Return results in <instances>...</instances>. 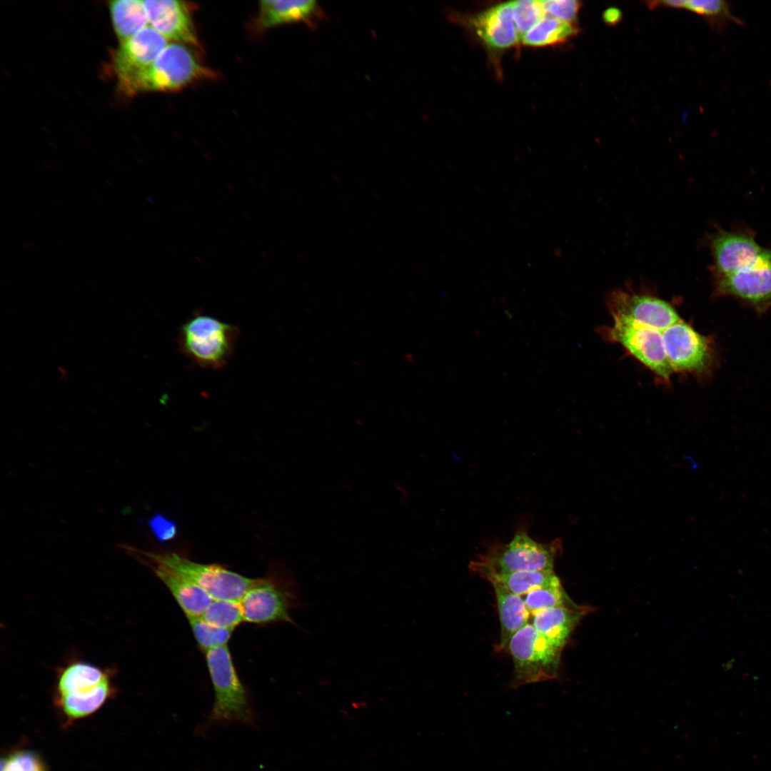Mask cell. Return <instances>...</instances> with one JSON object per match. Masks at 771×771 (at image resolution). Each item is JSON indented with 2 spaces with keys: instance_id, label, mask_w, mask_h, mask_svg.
<instances>
[{
  "instance_id": "15",
  "label": "cell",
  "mask_w": 771,
  "mask_h": 771,
  "mask_svg": "<svg viewBox=\"0 0 771 771\" xmlns=\"http://www.w3.org/2000/svg\"><path fill=\"white\" fill-rule=\"evenodd\" d=\"M469 24L492 51H502L519 40L513 18V1L490 7L469 19Z\"/></svg>"
},
{
  "instance_id": "7",
  "label": "cell",
  "mask_w": 771,
  "mask_h": 771,
  "mask_svg": "<svg viewBox=\"0 0 771 771\" xmlns=\"http://www.w3.org/2000/svg\"><path fill=\"white\" fill-rule=\"evenodd\" d=\"M210 74L211 71L197 61L188 48L173 43L167 45L156 60L136 77L126 94L174 91Z\"/></svg>"
},
{
  "instance_id": "29",
  "label": "cell",
  "mask_w": 771,
  "mask_h": 771,
  "mask_svg": "<svg viewBox=\"0 0 771 771\" xmlns=\"http://www.w3.org/2000/svg\"><path fill=\"white\" fill-rule=\"evenodd\" d=\"M513 9L514 22L520 41L546 15L540 1H513Z\"/></svg>"
},
{
  "instance_id": "24",
  "label": "cell",
  "mask_w": 771,
  "mask_h": 771,
  "mask_svg": "<svg viewBox=\"0 0 771 771\" xmlns=\"http://www.w3.org/2000/svg\"><path fill=\"white\" fill-rule=\"evenodd\" d=\"M575 24L545 15L520 39L524 46L541 47L564 43L577 34Z\"/></svg>"
},
{
  "instance_id": "9",
  "label": "cell",
  "mask_w": 771,
  "mask_h": 771,
  "mask_svg": "<svg viewBox=\"0 0 771 771\" xmlns=\"http://www.w3.org/2000/svg\"><path fill=\"white\" fill-rule=\"evenodd\" d=\"M662 331L613 321L601 333L607 341L620 344L664 383H669L674 372L665 353Z\"/></svg>"
},
{
  "instance_id": "21",
  "label": "cell",
  "mask_w": 771,
  "mask_h": 771,
  "mask_svg": "<svg viewBox=\"0 0 771 771\" xmlns=\"http://www.w3.org/2000/svg\"><path fill=\"white\" fill-rule=\"evenodd\" d=\"M116 692L112 678L84 692L56 696V702L70 720L90 715L101 708Z\"/></svg>"
},
{
  "instance_id": "23",
  "label": "cell",
  "mask_w": 771,
  "mask_h": 771,
  "mask_svg": "<svg viewBox=\"0 0 771 771\" xmlns=\"http://www.w3.org/2000/svg\"><path fill=\"white\" fill-rule=\"evenodd\" d=\"M660 5L687 9L704 17L716 30H724L730 22L742 24L732 13L729 2L723 0H672L659 1Z\"/></svg>"
},
{
  "instance_id": "16",
  "label": "cell",
  "mask_w": 771,
  "mask_h": 771,
  "mask_svg": "<svg viewBox=\"0 0 771 771\" xmlns=\"http://www.w3.org/2000/svg\"><path fill=\"white\" fill-rule=\"evenodd\" d=\"M593 608L585 605L542 610L533 615L532 625L551 644L563 649L573 630Z\"/></svg>"
},
{
  "instance_id": "30",
  "label": "cell",
  "mask_w": 771,
  "mask_h": 771,
  "mask_svg": "<svg viewBox=\"0 0 771 771\" xmlns=\"http://www.w3.org/2000/svg\"><path fill=\"white\" fill-rule=\"evenodd\" d=\"M1 771H46L39 757L29 750H20L1 760Z\"/></svg>"
},
{
  "instance_id": "31",
  "label": "cell",
  "mask_w": 771,
  "mask_h": 771,
  "mask_svg": "<svg viewBox=\"0 0 771 771\" xmlns=\"http://www.w3.org/2000/svg\"><path fill=\"white\" fill-rule=\"evenodd\" d=\"M546 15L563 21L575 24L581 2L575 0L540 1Z\"/></svg>"
},
{
  "instance_id": "6",
  "label": "cell",
  "mask_w": 771,
  "mask_h": 771,
  "mask_svg": "<svg viewBox=\"0 0 771 771\" xmlns=\"http://www.w3.org/2000/svg\"><path fill=\"white\" fill-rule=\"evenodd\" d=\"M506 648L514 663L512 687L558 677L563 650L551 644L531 623L518 631Z\"/></svg>"
},
{
  "instance_id": "11",
  "label": "cell",
  "mask_w": 771,
  "mask_h": 771,
  "mask_svg": "<svg viewBox=\"0 0 771 771\" xmlns=\"http://www.w3.org/2000/svg\"><path fill=\"white\" fill-rule=\"evenodd\" d=\"M712 257L714 278L732 274L754 264L765 249L748 229L717 228L706 239Z\"/></svg>"
},
{
  "instance_id": "28",
  "label": "cell",
  "mask_w": 771,
  "mask_h": 771,
  "mask_svg": "<svg viewBox=\"0 0 771 771\" xmlns=\"http://www.w3.org/2000/svg\"><path fill=\"white\" fill-rule=\"evenodd\" d=\"M194 638L202 650L227 645L233 630L213 625L205 621L201 616L188 618Z\"/></svg>"
},
{
  "instance_id": "5",
  "label": "cell",
  "mask_w": 771,
  "mask_h": 771,
  "mask_svg": "<svg viewBox=\"0 0 771 771\" xmlns=\"http://www.w3.org/2000/svg\"><path fill=\"white\" fill-rule=\"evenodd\" d=\"M300 600L293 578L286 570H279L267 577L256 578L239 603L244 622L296 625L291 612L300 605Z\"/></svg>"
},
{
  "instance_id": "17",
  "label": "cell",
  "mask_w": 771,
  "mask_h": 771,
  "mask_svg": "<svg viewBox=\"0 0 771 771\" xmlns=\"http://www.w3.org/2000/svg\"><path fill=\"white\" fill-rule=\"evenodd\" d=\"M175 598L187 618L201 616L213 598L201 587L165 567L148 565Z\"/></svg>"
},
{
  "instance_id": "32",
  "label": "cell",
  "mask_w": 771,
  "mask_h": 771,
  "mask_svg": "<svg viewBox=\"0 0 771 771\" xmlns=\"http://www.w3.org/2000/svg\"><path fill=\"white\" fill-rule=\"evenodd\" d=\"M148 525L156 538L161 543L172 540L177 534L176 523L160 513H156Z\"/></svg>"
},
{
  "instance_id": "13",
  "label": "cell",
  "mask_w": 771,
  "mask_h": 771,
  "mask_svg": "<svg viewBox=\"0 0 771 771\" xmlns=\"http://www.w3.org/2000/svg\"><path fill=\"white\" fill-rule=\"evenodd\" d=\"M167 46V39L151 26H146L121 43L113 56L119 87L124 94L136 77L148 68Z\"/></svg>"
},
{
  "instance_id": "8",
  "label": "cell",
  "mask_w": 771,
  "mask_h": 771,
  "mask_svg": "<svg viewBox=\"0 0 771 771\" xmlns=\"http://www.w3.org/2000/svg\"><path fill=\"white\" fill-rule=\"evenodd\" d=\"M663 344L673 372L697 376L712 371L715 353L712 340L680 319L662 331Z\"/></svg>"
},
{
  "instance_id": "18",
  "label": "cell",
  "mask_w": 771,
  "mask_h": 771,
  "mask_svg": "<svg viewBox=\"0 0 771 771\" xmlns=\"http://www.w3.org/2000/svg\"><path fill=\"white\" fill-rule=\"evenodd\" d=\"M113 671L91 662L74 660L58 669L56 696L84 692L112 678Z\"/></svg>"
},
{
  "instance_id": "19",
  "label": "cell",
  "mask_w": 771,
  "mask_h": 771,
  "mask_svg": "<svg viewBox=\"0 0 771 771\" xmlns=\"http://www.w3.org/2000/svg\"><path fill=\"white\" fill-rule=\"evenodd\" d=\"M490 583L495 591L500 623L498 647L503 650L506 648L511 638L528 623L530 613L521 596L509 591L498 582Z\"/></svg>"
},
{
  "instance_id": "22",
  "label": "cell",
  "mask_w": 771,
  "mask_h": 771,
  "mask_svg": "<svg viewBox=\"0 0 771 771\" xmlns=\"http://www.w3.org/2000/svg\"><path fill=\"white\" fill-rule=\"evenodd\" d=\"M108 4L113 27L121 44L146 27L148 21L142 1L116 0Z\"/></svg>"
},
{
  "instance_id": "14",
  "label": "cell",
  "mask_w": 771,
  "mask_h": 771,
  "mask_svg": "<svg viewBox=\"0 0 771 771\" xmlns=\"http://www.w3.org/2000/svg\"><path fill=\"white\" fill-rule=\"evenodd\" d=\"M151 27L166 39L198 44L188 6L176 0L142 1Z\"/></svg>"
},
{
  "instance_id": "27",
  "label": "cell",
  "mask_w": 771,
  "mask_h": 771,
  "mask_svg": "<svg viewBox=\"0 0 771 771\" xmlns=\"http://www.w3.org/2000/svg\"><path fill=\"white\" fill-rule=\"evenodd\" d=\"M201 617L213 625L233 630L243 622L240 603L231 600H213Z\"/></svg>"
},
{
  "instance_id": "20",
  "label": "cell",
  "mask_w": 771,
  "mask_h": 771,
  "mask_svg": "<svg viewBox=\"0 0 771 771\" xmlns=\"http://www.w3.org/2000/svg\"><path fill=\"white\" fill-rule=\"evenodd\" d=\"M313 0H265L259 4L258 22L264 28L305 21L319 15Z\"/></svg>"
},
{
  "instance_id": "25",
  "label": "cell",
  "mask_w": 771,
  "mask_h": 771,
  "mask_svg": "<svg viewBox=\"0 0 771 771\" xmlns=\"http://www.w3.org/2000/svg\"><path fill=\"white\" fill-rule=\"evenodd\" d=\"M487 580L498 582L519 596L560 581L553 570L520 571L492 576Z\"/></svg>"
},
{
  "instance_id": "33",
  "label": "cell",
  "mask_w": 771,
  "mask_h": 771,
  "mask_svg": "<svg viewBox=\"0 0 771 771\" xmlns=\"http://www.w3.org/2000/svg\"><path fill=\"white\" fill-rule=\"evenodd\" d=\"M603 18L607 24L615 25L621 21L622 13L618 9L610 7L604 11Z\"/></svg>"
},
{
  "instance_id": "3",
  "label": "cell",
  "mask_w": 771,
  "mask_h": 771,
  "mask_svg": "<svg viewBox=\"0 0 771 771\" xmlns=\"http://www.w3.org/2000/svg\"><path fill=\"white\" fill-rule=\"evenodd\" d=\"M239 334L237 326L197 312L181 325L177 341L183 355L195 365L216 370L233 357Z\"/></svg>"
},
{
  "instance_id": "26",
  "label": "cell",
  "mask_w": 771,
  "mask_h": 771,
  "mask_svg": "<svg viewBox=\"0 0 771 771\" xmlns=\"http://www.w3.org/2000/svg\"><path fill=\"white\" fill-rule=\"evenodd\" d=\"M523 600L532 615L545 609L558 607L572 608L578 605L568 597L560 581L533 590L525 595Z\"/></svg>"
},
{
  "instance_id": "1",
  "label": "cell",
  "mask_w": 771,
  "mask_h": 771,
  "mask_svg": "<svg viewBox=\"0 0 771 771\" xmlns=\"http://www.w3.org/2000/svg\"><path fill=\"white\" fill-rule=\"evenodd\" d=\"M206 660L215 697L211 711L195 732L201 735L215 726L231 724L256 729L258 717L238 675L228 646L206 651Z\"/></svg>"
},
{
  "instance_id": "2",
  "label": "cell",
  "mask_w": 771,
  "mask_h": 771,
  "mask_svg": "<svg viewBox=\"0 0 771 771\" xmlns=\"http://www.w3.org/2000/svg\"><path fill=\"white\" fill-rule=\"evenodd\" d=\"M562 551V543L555 539L540 543L525 532H518L505 544L495 543L470 561L469 569L487 580L488 578L528 570H553L556 558Z\"/></svg>"
},
{
  "instance_id": "12",
  "label": "cell",
  "mask_w": 771,
  "mask_h": 771,
  "mask_svg": "<svg viewBox=\"0 0 771 771\" xmlns=\"http://www.w3.org/2000/svg\"><path fill=\"white\" fill-rule=\"evenodd\" d=\"M715 293L720 296L738 298L758 312L771 306V250L765 249L750 266L722 277L714 278Z\"/></svg>"
},
{
  "instance_id": "4",
  "label": "cell",
  "mask_w": 771,
  "mask_h": 771,
  "mask_svg": "<svg viewBox=\"0 0 771 771\" xmlns=\"http://www.w3.org/2000/svg\"><path fill=\"white\" fill-rule=\"evenodd\" d=\"M121 547L143 564L158 565L189 579L213 600L240 602L256 580V578L245 577L221 565L196 563L174 553L146 552L125 544Z\"/></svg>"
},
{
  "instance_id": "10",
  "label": "cell",
  "mask_w": 771,
  "mask_h": 771,
  "mask_svg": "<svg viewBox=\"0 0 771 771\" xmlns=\"http://www.w3.org/2000/svg\"><path fill=\"white\" fill-rule=\"evenodd\" d=\"M613 321L665 330L681 318L668 302L648 291L616 289L607 299Z\"/></svg>"
}]
</instances>
